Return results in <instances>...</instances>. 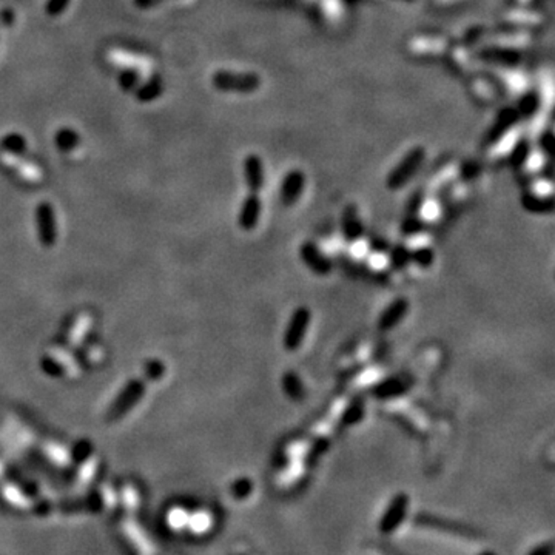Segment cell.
Masks as SVG:
<instances>
[{"mask_svg": "<svg viewBox=\"0 0 555 555\" xmlns=\"http://www.w3.org/2000/svg\"><path fill=\"white\" fill-rule=\"evenodd\" d=\"M312 324V310L305 305L296 307L287 321L282 335V346L287 352L300 351Z\"/></svg>", "mask_w": 555, "mask_h": 555, "instance_id": "cell-1", "label": "cell"}, {"mask_svg": "<svg viewBox=\"0 0 555 555\" xmlns=\"http://www.w3.org/2000/svg\"><path fill=\"white\" fill-rule=\"evenodd\" d=\"M300 258L303 261V264L307 267L313 275L316 276H329L333 272V261L330 259V256H327L319 246L313 241H304L300 246Z\"/></svg>", "mask_w": 555, "mask_h": 555, "instance_id": "cell-2", "label": "cell"}, {"mask_svg": "<svg viewBox=\"0 0 555 555\" xmlns=\"http://www.w3.org/2000/svg\"><path fill=\"white\" fill-rule=\"evenodd\" d=\"M145 394V383L142 380H131L127 384L125 389L120 392L115 404L111 405V409L106 415L108 421H116L120 417H124L128 410H130L134 404L140 401V398Z\"/></svg>", "mask_w": 555, "mask_h": 555, "instance_id": "cell-3", "label": "cell"}, {"mask_svg": "<svg viewBox=\"0 0 555 555\" xmlns=\"http://www.w3.org/2000/svg\"><path fill=\"white\" fill-rule=\"evenodd\" d=\"M35 227L39 241L44 247H53L58 239V224H56L54 209L49 202H42L35 207Z\"/></svg>", "mask_w": 555, "mask_h": 555, "instance_id": "cell-4", "label": "cell"}, {"mask_svg": "<svg viewBox=\"0 0 555 555\" xmlns=\"http://www.w3.org/2000/svg\"><path fill=\"white\" fill-rule=\"evenodd\" d=\"M423 162V153L421 152H414L409 156L398 163V166L390 172L387 176V187L390 190H400L403 188L405 184H408L412 177L415 176L417 170L419 168Z\"/></svg>", "mask_w": 555, "mask_h": 555, "instance_id": "cell-5", "label": "cell"}, {"mask_svg": "<svg viewBox=\"0 0 555 555\" xmlns=\"http://www.w3.org/2000/svg\"><path fill=\"white\" fill-rule=\"evenodd\" d=\"M410 304L405 298H395L394 301H390L386 307H384L376 321V327L383 333H387L390 330L396 329L398 325L403 323V319L408 316Z\"/></svg>", "mask_w": 555, "mask_h": 555, "instance_id": "cell-6", "label": "cell"}, {"mask_svg": "<svg viewBox=\"0 0 555 555\" xmlns=\"http://www.w3.org/2000/svg\"><path fill=\"white\" fill-rule=\"evenodd\" d=\"M410 386H412V383L408 376H400V375L395 376L394 375L380 383H376L375 386L370 389V394H372L375 400L387 401V400H394V398L404 395L410 389Z\"/></svg>", "mask_w": 555, "mask_h": 555, "instance_id": "cell-7", "label": "cell"}, {"mask_svg": "<svg viewBox=\"0 0 555 555\" xmlns=\"http://www.w3.org/2000/svg\"><path fill=\"white\" fill-rule=\"evenodd\" d=\"M258 81L256 77L250 74H239V73H230V71H218L213 76V85L220 91H236V92H247L252 91Z\"/></svg>", "mask_w": 555, "mask_h": 555, "instance_id": "cell-8", "label": "cell"}, {"mask_svg": "<svg viewBox=\"0 0 555 555\" xmlns=\"http://www.w3.org/2000/svg\"><path fill=\"white\" fill-rule=\"evenodd\" d=\"M262 215V201L258 193H250L241 204L238 224L244 232H252L259 224Z\"/></svg>", "mask_w": 555, "mask_h": 555, "instance_id": "cell-9", "label": "cell"}, {"mask_svg": "<svg viewBox=\"0 0 555 555\" xmlns=\"http://www.w3.org/2000/svg\"><path fill=\"white\" fill-rule=\"evenodd\" d=\"M341 234L347 244H357L364 238V225L355 205H348L341 218Z\"/></svg>", "mask_w": 555, "mask_h": 555, "instance_id": "cell-10", "label": "cell"}, {"mask_svg": "<svg viewBox=\"0 0 555 555\" xmlns=\"http://www.w3.org/2000/svg\"><path fill=\"white\" fill-rule=\"evenodd\" d=\"M304 185H305V177L303 172H300V170H291L281 182L280 187L281 202L284 205H287V207L295 205L298 201H300V198L304 191Z\"/></svg>", "mask_w": 555, "mask_h": 555, "instance_id": "cell-11", "label": "cell"}, {"mask_svg": "<svg viewBox=\"0 0 555 555\" xmlns=\"http://www.w3.org/2000/svg\"><path fill=\"white\" fill-rule=\"evenodd\" d=\"M244 177L246 184L250 193H258L264 188L266 184V175H264V166H262L261 159L258 156H248L244 161Z\"/></svg>", "mask_w": 555, "mask_h": 555, "instance_id": "cell-12", "label": "cell"}, {"mask_svg": "<svg viewBox=\"0 0 555 555\" xmlns=\"http://www.w3.org/2000/svg\"><path fill=\"white\" fill-rule=\"evenodd\" d=\"M522 205L526 211L533 215H549L554 210V199L551 195H540L536 191H526L522 196Z\"/></svg>", "mask_w": 555, "mask_h": 555, "instance_id": "cell-13", "label": "cell"}, {"mask_svg": "<svg viewBox=\"0 0 555 555\" xmlns=\"http://www.w3.org/2000/svg\"><path fill=\"white\" fill-rule=\"evenodd\" d=\"M281 389L284 395H286L290 401L301 403L305 398V386L301 380V376L293 370L282 373L281 376Z\"/></svg>", "mask_w": 555, "mask_h": 555, "instance_id": "cell-14", "label": "cell"}, {"mask_svg": "<svg viewBox=\"0 0 555 555\" xmlns=\"http://www.w3.org/2000/svg\"><path fill=\"white\" fill-rule=\"evenodd\" d=\"M366 417V403L362 398H353V400L346 404V408L341 414L339 423L344 428H353V426L361 424Z\"/></svg>", "mask_w": 555, "mask_h": 555, "instance_id": "cell-15", "label": "cell"}, {"mask_svg": "<svg viewBox=\"0 0 555 555\" xmlns=\"http://www.w3.org/2000/svg\"><path fill=\"white\" fill-rule=\"evenodd\" d=\"M162 92H163L162 77L154 74L152 77H148L144 83L138 85V88L134 90V96H136L139 102L148 104V102L156 101V99H158Z\"/></svg>", "mask_w": 555, "mask_h": 555, "instance_id": "cell-16", "label": "cell"}, {"mask_svg": "<svg viewBox=\"0 0 555 555\" xmlns=\"http://www.w3.org/2000/svg\"><path fill=\"white\" fill-rule=\"evenodd\" d=\"M54 144L63 153L73 152L74 148H77V145L81 144V136H79V133L73 130V128L63 127L56 131Z\"/></svg>", "mask_w": 555, "mask_h": 555, "instance_id": "cell-17", "label": "cell"}, {"mask_svg": "<svg viewBox=\"0 0 555 555\" xmlns=\"http://www.w3.org/2000/svg\"><path fill=\"white\" fill-rule=\"evenodd\" d=\"M91 324H92V318L90 313H82V315L77 316L76 323L73 324V327L70 329L68 333V343L70 346H79L83 338L87 337L88 330L91 329Z\"/></svg>", "mask_w": 555, "mask_h": 555, "instance_id": "cell-18", "label": "cell"}, {"mask_svg": "<svg viewBox=\"0 0 555 555\" xmlns=\"http://www.w3.org/2000/svg\"><path fill=\"white\" fill-rule=\"evenodd\" d=\"M49 357L59 362V364L63 367V372H65L68 376H79L81 369L77 366L73 355H71L67 348L54 347L49 351Z\"/></svg>", "mask_w": 555, "mask_h": 555, "instance_id": "cell-19", "label": "cell"}, {"mask_svg": "<svg viewBox=\"0 0 555 555\" xmlns=\"http://www.w3.org/2000/svg\"><path fill=\"white\" fill-rule=\"evenodd\" d=\"M389 266L394 272H403L410 264V248L404 244H396L389 248Z\"/></svg>", "mask_w": 555, "mask_h": 555, "instance_id": "cell-20", "label": "cell"}, {"mask_svg": "<svg viewBox=\"0 0 555 555\" xmlns=\"http://www.w3.org/2000/svg\"><path fill=\"white\" fill-rule=\"evenodd\" d=\"M0 147H2V150L13 156V158H17V156H22L26 152V139L22 136V134L19 133H8L5 134L0 140Z\"/></svg>", "mask_w": 555, "mask_h": 555, "instance_id": "cell-21", "label": "cell"}, {"mask_svg": "<svg viewBox=\"0 0 555 555\" xmlns=\"http://www.w3.org/2000/svg\"><path fill=\"white\" fill-rule=\"evenodd\" d=\"M410 264L421 270H428L435 264V252L429 246H419L410 250Z\"/></svg>", "mask_w": 555, "mask_h": 555, "instance_id": "cell-22", "label": "cell"}, {"mask_svg": "<svg viewBox=\"0 0 555 555\" xmlns=\"http://www.w3.org/2000/svg\"><path fill=\"white\" fill-rule=\"evenodd\" d=\"M424 230H426V220L423 218H419V215H409L403 220L400 227V232L405 238L418 236V234H421Z\"/></svg>", "mask_w": 555, "mask_h": 555, "instance_id": "cell-23", "label": "cell"}, {"mask_svg": "<svg viewBox=\"0 0 555 555\" xmlns=\"http://www.w3.org/2000/svg\"><path fill=\"white\" fill-rule=\"evenodd\" d=\"M118 82H119V87L122 91L125 92H134V90L138 88V85L140 82V76H139V71L133 70V68H125L119 73L118 77Z\"/></svg>", "mask_w": 555, "mask_h": 555, "instance_id": "cell-24", "label": "cell"}, {"mask_svg": "<svg viewBox=\"0 0 555 555\" xmlns=\"http://www.w3.org/2000/svg\"><path fill=\"white\" fill-rule=\"evenodd\" d=\"M71 0H47L45 13L49 17H59L68 8Z\"/></svg>", "mask_w": 555, "mask_h": 555, "instance_id": "cell-25", "label": "cell"}, {"mask_svg": "<svg viewBox=\"0 0 555 555\" xmlns=\"http://www.w3.org/2000/svg\"><path fill=\"white\" fill-rule=\"evenodd\" d=\"M145 378L150 381H158L163 375H166V367L161 361H150L145 364Z\"/></svg>", "mask_w": 555, "mask_h": 555, "instance_id": "cell-26", "label": "cell"}, {"mask_svg": "<svg viewBox=\"0 0 555 555\" xmlns=\"http://www.w3.org/2000/svg\"><path fill=\"white\" fill-rule=\"evenodd\" d=\"M45 451H47V453L49 455V457H51L53 460H56L58 462H62V465H67V462L70 461V455H68V452H67L65 449H63V447L58 446V444L48 443V444L45 446Z\"/></svg>", "mask_w": 555, "mask_h": 555, "instance_id": "cell-27", "label": "cell"}, {"mask_svg": "<svg viewBox=\"0 0 555 555\" xmlns=\"http://www.w3.org/2000/svg\"><path fill=\"white\" fill-rule=\"evenodd\" d=\"M252 489H253L252 481L248 478H243V480H238L236 483H233L232 492L234 497H247V495H250Z\"/></svg>", "mask_w": 555, "mask_h": 555, "instance_id": "cell-28", "label": "cell"}, {"mask_svg": "<svg viewBox=\"0 0 555 555\" xmlns=\"http://www.w3.org/2000/svg\"><path fill=\"white\" fill-rule=\"evenodd\" d=\"M40 366L49 376H61L63 373V370H62L63 367L59 364L58 361L53 360L51 357H45L44 360H42Z\"/></svg>", "mask_w": 555, "mask_h": 555, "instance_id": "cell-29", "label": "cell"}, {"mask_svg": "<svg viewBox=\"0 0 555 555\" xmlns=\"http://www.w3.org/2000/svg\"><path fill=\"white\" fill-rule=\"evenodd\" d=\"M20 175H22L26 181H31V182H38L42 179L40 170H38L33 166H28V163L20 167Z\"/></svg>", "mask_w": 555, "mask_h": 555, "instance_id": "cell-30", "label": "cell"}, {"mask_svg": "<svg viewBox=\"0 0 555 555\" xmlns=\"http://www.w3.org/2000/svg\"><path fill=\"white\" fill-rule=\"evenodd\" d=\"M369 246H370V250L375 252V253H387L389 248H390L387 241L383 239V238H378V236L370 239Z\"/></svg>", "mask_w": 555, "mask_h": 555, "instance_id": "cell-31", "label": "cell"}, {"mask_svg": "<svg viewBox=\"0 0 555 555\" xmlns=\"http://www.w3.org/2000/svg\"><path fill=\"white\" fill-rule=\"evenodd\" d=\"M163 0H133L134 6H138L139 10H148V8H153V6L162 3Z\"/></svg>", "mask_w": 555, "mask_h": 555, "instance_id": "cell-32", "label": "cell"}, {"mask_svg": "<svg viewBox=\"0 0 555 555\" xmlns=\"http://www.w3.org/2000/svg\"><path fill=\"white\" fill-rule=\"evenodd\" d=\"M0 20H2V24H3V25L10 26V25L14 22V14H13V11L5 10V11L0 13Z\"/></svg>", "mask_w": 555, "mask_h": 555, "instance_id": "cell-33", "label": "cell"}, {"mask_svg": "<svg viewBox=\"0 0 555 555\" xmlns=\"http://www.w3.org/2000/svg\"><path fill=\"white\" fill-rule=\"evenodd\" d=\"M88 355H90V358H91L92 361H99V360H101V357H102L101 348H99V347H90V348H88Z\"/></svg>", "mask_w": 555, "mask_h": 555, "instance_id": "cell-34", "label": "cell"}]
</instances>
